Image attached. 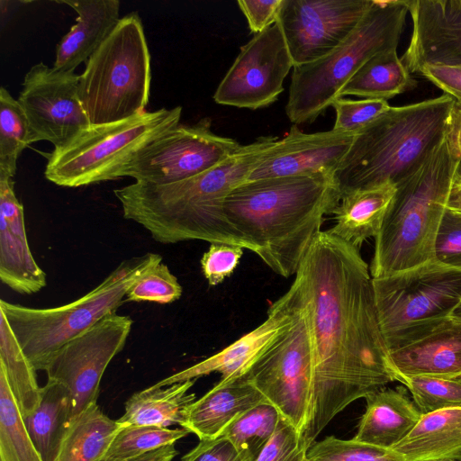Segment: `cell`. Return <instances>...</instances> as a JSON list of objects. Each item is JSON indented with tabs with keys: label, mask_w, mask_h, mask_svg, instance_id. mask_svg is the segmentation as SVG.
<instances>
[{
	"label": "cell",
	"mask_w": 461,
	"mask_h": 461,
	"mask_svg": "<svg viewBox=\"0 0 461 461\" xmlns=\"http://www.w3.org/2000/svg\"><path fill=\"white\" fill-rule=\"evenodd\" d=\"M359 250L321 230L295 274L313 363L311 418L303 435L309 448L348 404L398 382Z\"/></svg>",
	"instance_id": "1"
},
{
	"label": "cell",
	"mask_w": 461,
	"mask_h": 461,
	"mask_svg": "<svg viewBox=\"0 0 461 461\" xmlns=\"http://www.w3.org/2000/svg\"><path fill=\"white\" fill-rule=\"evenodd\" d=\"M278 138L262 136L232 156L193 177L163 185L138 183L113 191L123 217L143 227L157 242L186 240L258 249L228 221L223 203L246 181Z\"/></svg>",
	"instance_id": "2"
},
{
	"label": "cell",
	"mask_w": 461,
	"mask_h": 461,
	"mask_svg": "<svg viewBox=\"0 0 461 461\" xmlns=\"http://www.w3.org/2000/svg\"><path fill=\"white\" fill-rule=\"evenodd\" d=\"M340 199L331 176H288L244 181L227 195L223 210L261 260L289 277Z\"/></svg>",
	"instance_id": "3"
},
{
	"label": "cell",
	"mask_w": 461,
	"mask_h": 461,
	"mask_svg": "<svg viewBox=\"0 0 461 461\" xmlns=\"http://www.w3.org/2000/svg\"><path fill=\"white\" fill-rule=\"evenodd\" d=\"M459 158L447 137L396 182V192L375 238L372 278L421 265L435 258L441 221L455 184Z\"/></svg>",
	"instance_id": "4"
},
{
	"label": "cell",
	"mask_w": 461,
	"mask_h": 461,
	"mask_svg": "<svg viewBox=\"0 0 461 461\" xmlns=\"http://www.w3.org/2000/svg\"><path fill=\"white\" fill-rule=\"evenodd\" d=\"M455 100L443 94L391 106L359 130L334 174L344 194L396 182L419 165L448 131Z\"/></svg>",
	"instance_id": "5"
},
{
	"label": "cell",
	"mask_w": 461,
	"mask_h": 461,
	"mask_svg": "<svg viewBox=\"0 0 461 461\" xmlns=\"http://www.w3.org/2000/svg\"><path fill=\"white\" fill-rule=\"evenodd\" d=\"M408 8L405 0H374L353 32L327 56L293 68L285 113L294 125L321 115L345 85L374 56L397 49Z\"/></svg>",
	"instance_id": "6"
},
{
	"label": "cell",
	"mask_w": 461,
	"mask_h": 461,
	"mask_svg": "<svg viewBox=\"0 0 461 461\" xmlns=\"http://www.w3.org/2000/svg\"><path fill=\"white\" fill-rule=\"evenodd\" d=\"M160 262L162 257L157 253L133 257L122 262L96 287L68 304L32 308L1 299L0 312L36 371H46L61 347L116 313L129 288Z\"/></svg>",
	"instance_id": "7"
},
{
	"label": "cell",
	"mask_w": 461,
	"mask_h": 461,
	"mask_svg": "<svg viewBox=\"0 0 461 461\" xmlns=\"http://www.w3.org/2000/svg\"><path fill=\"white\" fill-rule=\"evenodd\" d=\"M151 59L142 21L127 14L86 62L79 95L91 125L123 121L146 110Z\"/></svg>",
	"instance_id": "8"
},
{
	"label": "cell",
	"mask_w": 461,
	"mask_h": 461,
	"mask_svg": "<svg viewBox=\"0 0 461 461\" xmlns=\"http://www.w3.org/2000/svg\"><path fill=\"white\" fill-rule=\"evenodd\" d=\"M182 107L143 112L129 119L91 125L48 157L45 177L78 187L122 177V170L150 142L180 122Z\"/></svg>",
	"instance_id": "9"
},
{
	"label": "cell",
	"mask_w": 461,
	"mask_h": 461,
	"mask_svg": "<svg viewBox=\"0 0 461 461\" xmlns=\"http://www.w3.org/2000/svg\"><path fill=\"white\" fill-rule=\"evenodd\" d=\"M372 283L389 351L427 335L461 305V267L437 258Z\"/></svg>",
	"instance_id": "10"
},
{
	"label": "cell",
	"mask_w": 461,
	"mask_h": 461,
	"mask_svg": "<svg viewBox=\"0 0 461 461\" xmlns=\"http://www.w3.org/2000/svg\"><path fill=\"white\" fill-rule=\"evenodd\" d=\"M241 377L303 435L311 418L313 382L311 337L303 299L289 326Z\"/></svg>",
	"instance_id": "11"
},
{
	"label": "cell",
	"mask_w": 461,
	"mask_h": 461,
	"mask_svg": "<svg viewBox=\"0 0 461 461\" xmlns=\"http://www.w3.org/2000/svg\"><path fill=\"white\" fill-rule=\"evenodd\" d=\"M236 140L215 134L212 120L178 124L146 146L122 170V177L138 183L163 185L202 174L240 148Z\"/></svg>",
	"instance_id": "12"
},
{
	"label": "cell",
	"mask_w": 461,
	"mask_h": 461,
	"mask_svg": "<svg viewBox=\"0 0 461 461\" xmlns=\"http://www.w3.org/2000/svg\"><path fill=\"white\" fill-rule=\"evenodd\" d=\"M133 321L112 314L61 347L46 369L47 379L68 390L72 419L96 403L100 384L111 361L124 348Z\"/></svg>",
	"instance_id": "13"
},
{
	"label": "cell",
	"mask_w": 461,
	"mask_h": 461,
	"mask_svg": "<svg viewBox=\"0 0 461 461\" xmlns=\"http://www.w3.org/2000/svg\"><path fill=\"white\" fill-rule=\"evenodd\" d=\"M294 68L277 23L255 36L240 51L217 86L213 100L221 105L257 110L275 103Z\"/></svg>",
	"instance_id": "14"
},
{
	"label": "cell",
	"mask_w": 461,
	"mask_h": 461,
	"mask_svg": "<svg viewBox=\"0 0 461 461\" xmlns=\"http://www.w3.org/2000/svg\"><path fill=\"white\" fill-rule=\"evenodd\" d=\"M79 77L42 62L26 73L17 100L29 121L32 143L47 140L59 149L91 126L79 95Z\"/></svg>",
	"instance_id": "15"
},
{
	"label": "cell",
	"mask_w": 461,
	"mask_h": 461,
	"mask_svg": "<svg viewBox=\"0 0 461 461\" xmlns=\"http://www.w3.org/2000/svg\"><path fill=\"white\" fill-rule=\"evenodd\" d=\"M374 0H282L276 23L294 67L314 62L338 48Z\"/></svg>",
	"instance_id": "16"
},
{
	"label": "cell",
	"mask_w": 461,
	"mask_h": 461,
	"mask_svg": "<svg viewBox=\"0 0 461 461\" xmlns=\"http://www.w3.org/2000/svg\"><path fill=\"white\" fill-rule=\"evenodd\" d=\"M302 302L298 283L294 280L286 293L271 304L267 319L259 326L215 355L157 382L155 385L167 386L196 380L214 372L221 375V384L240 378L289 326Z\"/></svg>",
	"instance_id": "17"
},
{
	"label": "cell",
	"mask_w": 461,
	"mask_h": 461,
	"mask_svg": "<svg viewBox=\"0 0 461 461\" xmlns=\"http://www.w3.org/2000/svg\"><path fill=\"white\" fill-rule=\"evenodd\" d=\"M357 132L333 129L305 133L293 125L252 170L247 180L334 174L349 150Z\"/></svg>",
	"instance_id": "18"
},
{
	"label": "cell",
	"mask_w": 461,
	"mask_h": 461,
	"mask_svg": "<svg viewBox=\"0 0 461 461\" xmlns=\"http://www.w3.org/2000/svg\"><path fill=\"white\" fill-rule=\"evenodd\" d=\"M412 32L402 60L411 74L425 66L461 65V0H405Z\"/></svg>",
	"instance_id": "19"
},
{
	"label": "cell",
	"mask_w": 461,
	"mask_h": 461,
	"mask_svg": "<svg viewBox=\"0 0 461 461\" xmlns=\"http://www.w3.org/2000/svg\"><path fill=\"white\" fill-rule=\"evenodd\" d=\"M0 279L15 293L32 294L47 285L27 240L23 206L14 192V181L0 176Z\"/></svg>",
	"instance_id": "20"
},
{
	"label": "cell",
	"mask_w": 461,
	"mask_h": 461,
	"mask_svg": "<svg viewBox=\"0 0 461 461\" xmlns=\"http://www.w3.org/2000/svg\"><path fill=\"white\" fill-rule=\"evenodd\" d=\"M390 356L399 376L460 378L461 312L427 335L390 351Z\"/></svg>",
	"instance_id": "21"
},
{
	"label": "cell",
	"mask_w": 461,
	"mask_h": 461,
	"mask_svg": "<svg viewBox=\"0 0 461 461\" xmlns=\"http://www.w3.org/2000/svg\"><path fill=\"white\" fill-rule=\"evenodd\" d=\"M77 14L76 23L56 48L53 68L75 71L86 63L120 21L118 0H64Z\"/></svg>",
	"instance_id": "22"
},
{
	"label": "cell",
	"mask_w": 461,
	"mask_h": 461,
	"mask_svg": "<svg viewBox=\"0 0 461 461\" xmlns=\"http://www.w3.org/2000/svg\"><path fill=\"white\" fill-rule=\"evenodd\" d=\"M263 402L267 401L243 377L218 383L185 408L180 426L200 440L215 438L235 418Z\"/></svg>",
	"instance_id": "23"
},
{
	"label": "cell",
	"mask_w": 461,
	"mask_h": 461,
	"mask_svg": "<svg viewBox=\"0 0 461 461\" xmlns=\"http://www.w3.org/2000/svg\"><path fill=\"white\" fill-rule=\"evenodd\" d=\"M365 399L366 411L353 438L360 442L393 449L422 416L403 387H384Z\"/></svg>",
	"instance_id": "24"
},
{
	"label": "cell",
	"mask_w": 461,
	"mask_h": 461,
	"mask_svg": "<svg viewBox=\"0 0 461 461\" xmlns=\"http://www.w3.org/2000/svg\"><path fill=\"white\" fill-rule=\"evenodd\" d=\"M395 192L396 185L387 182L344 194L333 212L336 222L327 230L360 249L379 233Z\"/></svg>",
	"instance_id": "25"
},
{
	"label": "cell",
	"mask_w": 461,
	"mask_h": 461,
	"mask_svg": "<svg viewBox=\"0 0 461 461\" xmlns=\"http://www.w3.org/2000/svg\"><path fill=\"white\" fill-rule=\"evenodd\" d=\"M393 450L403 461H461V408L422 415Z\"/></svg>",
	"instance_id": "26"
},
{
	"label": "cell",
	"mask_w": 461,
	"mask_h": 461,
	"mask_svg": "<svg viewBox=\"0 0 461 461\" xmlns=\"http://www.w3.org/2000/svg\"><path fill=\"white\" fill-rule=\"evenodd\" d=\"M194 382L187 380L167 386L153 384L133 393L117 421L122 427L181 425L185 408L195 401V394L188 393Z\"/></svg>",
	"instance_id": "27"
},
{
	"label": "cell",
	"mask_w": 461,
	"mask_h": 461,
	"mask_svg": "<svg viewBox=\"0 0 461 461\" xmlns=\"http://www.w3.org/2000/svg\"><path fill=\"white\" fill-rule=\"evenodd\" d=\"M72 420L69 393L47 379L35 411L23 419L27 431L43 461H55L62 439Z\"/></svg>",
	"instance_id": "28"
},
{
	"label": "cell",
	"mask_w": 461,
	"mask_h": 461,
	"mask_svg": "<svg viewBox=\"0 0 461 461\" xmlns=\"http://www.w3.org/2000/svg\"><path fill=\"white\" fill-rule=\"evenodd\" d=\"M122 428L93 403L72 419L55 461H98Z\"/></svg>",
	"instance_id": "29"
},
{
	"label": "cell",
	"mask_w": 461,
	"mask_h": 461,
	"mask_svg": "<svg viewBox=\"0 0 461 461\" xmlns=\"http://www.w3.org/2000/svg\"><path fill=\"white\" fill-rule=\"evenodd\" d=\"M411 77L397 49L381 52L368 59L349 79L340 97L356 95L363 99L388 100L414 88Z\"/></svg>",
	"instance_id": "30"
},
{
	"label": "cell",
	"mask_w": 461,
	"mask_h": 461,
	"mask_svg": "<svg viewBox=\"0 0 461 461\" xmlns=\"http://www.w3.org/2000/svg\"><path fill=\"white\" fill-rule=\"evenodd\" d=\"M0 369L5 373L23 419L40 403L41 387L36 369L24 354L5 316L0 312Z\"/></svg>",
	"instance_id": "31"
},
{
	"label": "cell",
	"mask_w": 461,
	"mask_h": 461,
	"mask_svg": "<svg viewBox=\"0 0 461 461\" xmlns=\"http://www.w3.org/2000/svg\"><path fill=\"white\" fill-rule=\"evenodd\" d=\"M281 415L268 402H263L235 418L221 436L228 438L245 461H255L269 442Z\"/></svg>",
	"instance_id": "32"
},
{
	"label": "cell",
	"mask_w": 461,
	"mask_h": 461,
	"mask_svg": "<svg viewBox=\"0 0 461 461\" xmlns=\"http://www.w3.org/2000/svg\"><path fill=\"white\" fill-rule=\"evenodd\" d=\"M0 461H43L0 369Z\"/></svg>",
	"instance_id": "33"
},
{
	"label": "cell",
	"mask_w": 461,
	"mask_h": 461,
	"mask_svg": "<svg viewBox=\"0 0 461 461\" xmlns=\"http://www.w3.org/2000/svg\"><path fill=\"white\" fill-rule=\"evenodd\" d=\"M30 144L32 135L27 116L18 100L1 86L0 176L14 178L18 157Z\"/></svg>",
	"instance_id": "34"
},
{
	"label": "cell",
	"mask_w": 461,
	"mask_h": 461,
	"mask_svg": "<svg viewBox=\"0 0 461 461\" xmlns=\"http://www.w3.org/2000/svg\"><path fill=\"white\" fill-rule=\"evenodd\" d=\"M181 429L158 426L122 427L112 441L105 457L129 459L175 443L188 435Z\"/></svg>",
	"instance_id": "35"
},
{
	"label": "cell",
	"mask_w": 461,
	"mask_h": 461,
	"mask_svg": "<svg viewBox=\"0 0 461 461\" xmlns=\"http://www.w3.org/2000/svg\"><path fill=\"white\" fill-rule=\"evenodd\" d=\"M398 382L409 390L412 402L422 415L445 409L461 408V377L400 375Z\"/></svg>",
	"instance_id": "36"
},
{
	"label": "cell",
	"mask_w": 461,
	"mask_h": 461,
	"mask_svg": "<svg viewBox=\"0 0 461 461\" xmlns=\"http://www.w3.org/2000/svg\"><path fill=\"white\" fill-rule=\"evenodd\" d=\"M309 461H403L393 449L328 436L308 449Z\"/></svg>",
	"instance_id": "37"
},
{
	"label": "cell",
	"mask_w": 461,
	"mask_h": 461,
	"mask_svg": "<svg viewBox=\"0 0 461 461\" xmlns=\"http://www.w3.org/2000/svg\"><path fill=\"white\" fill-rule=\"evenodd\" d=\"M183 288L163 262L147 270L128 290L127 302H152L161 304L178 300Z\"/></svg>",
	"instance_id": "38"
},
{
	"label": "cell",
	"mask_w": 461,
	"mask_h": 461,
	"mask_svg": "<svg viewBox=\"0 0 461 461\" xmlns=\"http://www.w3.org/2000/svg\"><path fill=\"white\" fill-rule=\"evenodd\" d=\"M331 106L336 113L333 130L344 132H357L391 105L384 99L352 100L337 98Z\"/></svg>",
	"instance_id": "39"
},
{
	"label": "cell",
	"mask_w": 461,
	"mask_h": 461,
	"mask_svg": "<svg viewBox=\"0 0 461 461\" xmlns=\"http://www.w3.org/2000/svg\"><path fill=\"white\" fill-rule=\"evenodd\" d=\"M303 435L281 417L276 430L255 461H309Z\"/></svg>",
	"instance_id": "40"
},
{
	"label": "cell",
	"mask_w": 461,
	"mask_h": 461,
	"mask_svg": "<svg viewBox=\"0 0 461 461\" xmlns=\"http://www.w3.org/2000/svg\"><path fill=\"white\" fill-rule=\"evenodd\" d=\"M242 255L240 247L212 243L201 258L202 272L209 285L215 286L230 276Z\"/></svg>",
	"instance_id": "41"
},
{
	"label": "cell",
	"mask_w": 461,
	"mask_h": 461,
	"mask_svg": "<svg viewBox=\"0 0 461 461\" xmlns=\"http://www.w3.org/2000/svg\"><path fill=\"white\" fill-rule=\"evenodd\" d=\"M435 258L461 267V212L447 207L437 235Z\"/></svg>",
	"instance_id": "42"
},
{
	"label": "cell",
	"mask_w": 461,
	"mask_h": 461,
	"mask_svg": "<svg viewBox=\"0 0 461 461\" xmlns=\"http://www.w3.org/2000/svg\"><path fill=\"white\" fill-rule=\"evenodd\" d=\"M181 461H245L231 442L223 436L203 439Z\"/></svg>",
	"instance_id": "43"
},
{
	"label": "cell",
	"mask_w": 461,
	"mask_h": 461,
	"mask_svg": "<svg viewBox=\"0 0 461 461\" xmlns=\"http://www.w3.org/2000/svg\"><path fill=\"white\" fill-rule=\"evenodd\" d=\"M282 0H240L237 2L254 34L276 23Z\"/></svg>",
	"instance_id": "44"
},
{
	"label": "cell",
	"mask_w": 461,
	"mask_h": 461,
	"mask_svg": "<svg viewBox=\"0 0 461 461\" xmlns=\"http://www.w3.org/2000/svg\"><path fill=\"white\" fill-rule=\"evenodd\" d=\"M418 75L451 96L456 104H461V65L425 66Z\"/></svg>",
	"instance_id": "45"
},
{
	"label": "cell",
	"mask_w": 461,
	"mask_h": 461,
	"mask_svg": "<svg viewBox=\"0 0 461 461\" xmlns=\"http://www.w3.org/2000/svg\"><path fill=\"white\" fill-rule=\"evenodd\" d=\"M176 454L175 445H169L133 458L113 459L104 456L98 461H173Z\"/></svg>",
	"instance_id": "46"
},
{
	"label": "cell",
	"mask_w": 461,
	"mask_h": 461,
	"mask_svg": "<svg viewBox=\"0 0 461 461\" xmlns=\"http://www.w3.org/2000/svg\"><path fill=\"white\" fill-rule=\"evenodd\" d=\"M447 137L450 144L458 156L461 158V104L455 102L451 121L447 131Z\"/></svg>",
	"instance_id": "47"
},
{
	"label": "cell",
	"mask_w": 461,
	"mask_h": 461,
	"mask_svg": "<svg viewBox=\"0 0 461 461\" xmlns=\"http://www.w3.org/2000/svg\"><path fill=\"white\" fill-rule=\"evenodd\" d=\"M447 208L461 212V185L454 184Z\"/></svg>",
	"instance_id": "48"
},
{
	"label": "cell",
	"mask_w": 461,
	"mask_h": 461,
	"mask_svg": "<svg viewBox=\"0 0 461 461\" xmlns=\"http://www.w3.org/2000/svg\"><path fill=\"white\" fill-rule=\"evenodd\" d=\"M460 176H461V158H459V166H458V169H457V172H456V177H460Z\"/></svg>",
	"instance_id": "49"
},
{
	"label": "cell",
	"mask_w": 461,
	"mask_h": 461,
	"mask_svg": "<svg viewBox=\"0 0 461 461\" xmlns=\"http://www.w3.org/2000/svg\"><path fill=\"white\" fill-rule=\"evenodd\" d=\"M455 184H456V185H461V176H460V177H456V178L455 179Z\"/></svg>",
	"instance_id": "50"
},
{
	"label": "cell",
	"mask_w": 461,
	"mask_h": 461,
	"mask_svg": "<svg viewBox=\"0 0 461 461\" xmlns=\"http://www.w3.org/2000/svg\"><path fill=\"white\" fill-rule=\"evenodd\" d=\"M433 461H447V460H433Z\"/></svg>",
	"instance_id": "51"
},
{
	"label": "cell",
	"mask_w": 461,
	"mask_h": 461,
	"mask_svg": "<svg viewBox=\"0 0 461 461\" xmlns=\"http://www.w3.org/2000/svg\"><path fill=\"white\" fill-rule=\"evenodd\" d=\"M459 311L461 312V305H460Z\"/></svg>",
	"instance_id": "52"
}]
</instances>
